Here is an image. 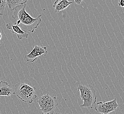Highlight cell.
I'll return each mask as SVG.
<instances>
[{"mask_svg": "<svg viewBox=\"0 0 124 114\" xmlns=\"http://www.w3.org/2000/svg\"><path fill=\"white\" fill-rule=\"evenodd\" d=\"M48 54L47 48L35 45L31 52L25 56V58L27 62L33 63L37 59L38 57L42 55H46Z\"/></svg>", "mask_w": 124, "mask_h": 114, "instance_id": "cell-6", "label": "cell"}, {"mask_svg": "<svg viewBox=\"0 0 124 114\" xmlns=\"http://www.w3.org/2000/svg\"><path fill=\"white\" fill-rule=\"evenodd\" d=\"M77 89L80 92L81 100L83 101L80 107L88 109L93 108L97 98L95 91L93 86L90 84L87 85L80 84L78 86Z\"/></svg>", "mask_w": 124, "mask_h": 114, "instance_id": "cell-3", "label": "cell"}, {"mask_svg": "<svg viewBox=\"0 0 124 114\" xmlns=\"http://www.w3.org/2000/svg\"><path fill=\"white\" fill-rule=\"evenodd\" d=\"M13 90L7 82L0 81V96L9 97L13 94Z\"/></svg>", "mask_w": 124, "mask_h": 114, "instance_id": "cell-8", "label": "cell"}, {"mask_svg": "<svg viewBox=\"0 0 124 114\" xmlns=\"http://www.w3.org/2000/svg\"><path fill=\"white\" fill-rule=\"evenodd\" d=\"M118 105L116 99L109 101L98 102L96 103L95 109L97 112L103 114H108L117 109Z\"/></svg>", "mask_w": 124, "mask_h": 114, "instance_id": "cell-5", "label": "cell"}, {"mask_svg": "<svg viewBox=\"0 0 124 114\" xmlns=\"http://www.w3.org/2000/svg\"><path fill=\"white\" fill-rule=\"evenodd\" d=\"M83 0H74L75 3L78 5H80L81 4V2H82Z\"/></svg>", "mask_w": 124, "mask_h": 114, "instance_id": "cell-13", "label": "cell"}, {"mask_svg": "<svg viewBox=\"0 0 124 114\" xmlns=\"http://www.w3.org/2000/svg\"><path fill=\"white\" fill-rule=\"evenodd\" d=\"M36 88L24 82L17 83L15 86V91L13 94L16 96L22 101L31 104L33 99L37 98L35 94Z\"/></svg>", "mask_w": 124, "mask_h": 114, "instance_id": "cell-2", "label": "cell"}, {"mask_svg": "<svg viewBox=\"0 0 124 114\" xmlns=\"http://www.w3.org/2000/svg\"><path fill=\"white\" fill-rule=\"evenodd\" d=\"M6 5V0H0V15L3 14Z\"/></svg>", "mask_w": 124, "mask_h": 114, "instance_id": "cell-11", "label": "cell"}, {"mask_svg": "<svg viewBox=\"0 0 124 114\" xmlns=\"http://www.w3.org/2000/svg\"><path fill=\"white\" fill-rule=\"evenodd\" d=\"M6 28L11 30L13 34H16L19 40H22L23 38H28L29 36V34L26 31L23 29L16 24H12L11 23H8L6 24Z\"/></svg>", "mask_w": 124, "mask_h": 114, "instance_id": "cell-7", "label": "cell"}, {"mask_svg": "<svg viewBox=\"0 0 124 114\" xmlns=\"http://www.w3.org/2000/svg\"><path fill=\"white\" fill-rule=\"evenodd\" d=\"M26 3L17 7L13 13L12 17L15 19L18 17L19 19L16 24L19 26L22 24L23 29L33 33L35 29L39 26L41 22L42 15L39 14L35 18H33L26 11Z\"/></svg>", "mask_w": 124, "mask_h": 114, "instance_id": "cell-1", "label": "cell"}, {"mask_svg": "<svg viewBox=\"0 0 124 114\" xmlns=\"http://www.w3.org/2000/svg\"><path fill=\"white\" fill-rule=\"evenodd\" d=\"M118 5L121 7H124V0H118Z\"/></svg>", "mask_w": 124, "mask_h": 114, "instance_id": "cell-12", "label": "cell"}, {"mask_svg": "<svg viewBox=\"0 0 124 114\" xmlns=\"http://www.w3.org/2000/svg\"><path fill=\"white\" fill-rule=\"evenodd\" d=\"M28 0H6L7 5L10 11H14L16 8L22 5H24Z\"/></svg>", "mask_w": 124, "mask_h": 114, "instance_id": "cell-10", "label": "cell"}, {"mask_svg": "<svg viewBox=\"0 0 124 114\" xmlns=\"http://www.w3.org/2000/svg\"><path fill=\"white\" fill-rule=\"evenodd\" d=\"M72 4V2L67 0H56L53 5V7L55 9V12L56 13L66 9Z\"/></svg>", "mask_w": 124, "mask_h": 114, "instance_id": "cell-9", "label": "cell"}, {"mask_svg": "<svg viewBox=\"0 0 124 114\" xmlns=\"http://www.w3.org/2000/svg\"><path fill=\"white\" fill-rule=\"evenodd\" d=\"M37 102L40 107V110L44 114H53L56 107L58 105L57 98L52 97L48 93L40 97Z\"/></svg>", "mask_w": 124, "mask_h": 114, "instance_id": "cell-4", "label": "cell"}, {"mask_svg": "<svg viewBox=\"0 0 124 114\" xmlns=\"http://www.w3.org/2000/svg\"><path fill=\"white\" fill-rule=\"evenodd\" d=\"M2 34L1 31V30H0V46L1 45V43L0 41H1V38H2Z\"/></svg>", "mask_w": 124, "mask_h": 114, "instance_id": "cell-14", "label": "cell"}]
</instances>
